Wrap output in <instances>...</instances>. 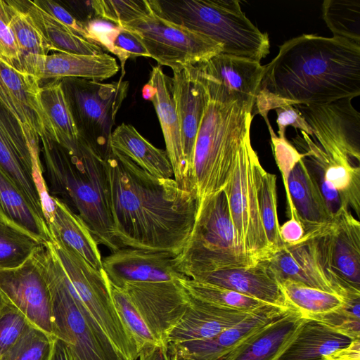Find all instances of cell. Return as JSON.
<instances>
[{
  "label": "cell",
  "mask_w": 360,
  "mask_h": 360,
  "mask_svg": "<svg viewBox=\"0 0 360 360\" xmlns=\"http://www.w3.org/2000/svg\"><path fill=\"white\" fill-rule=\"evenodd\" d=\"M258 160L250 136L240 148L233 172L223 191L227 198L237 245L246 254L260 261L267 257L272 250L258 207L255 183V165Z\"/></svg>",
  "instance_id": "cell-11"
},
{
  "label": "cell",
  "mask_w": 360,
  "mask_h": 360,
  "mask_svg": "<svg viewBox=\"0 0 360 360\" xmlns=\"http://www.w3.org/2000/svg\"><path fill=\"white\" fill-rule=\"evenodd\" d=\"M37 252L49 288L54 336L72 360H127L79 300L50 245Z\"/></svg>",
  "instance_id": "cell-7"
},
{
  "label": "cell",
  "mask_w": 360,
  "mask_h": 360,
  "mask_svg": "<svg viewBox=\"0 0 360 360\" xmlns=\"http://www.w3.org/2000/svg\"><path fill=\"white\" fill-rule=\"evenodd\" d=\"M47 360H72V358L65 342L53 337Z\"/></svg>",
  "instance_id": "cell-52"
},
{
  "label": "cell",
  "mask_w": 360,
  "mask_h": 360,
  "mask_svg": "<svg viewBox=\"0 0 360 360\" xmlns=\"http://www.w3.org/2000/svg\"><path fill=\"white\" fill-rule=\"evenodd\" d=\"M322 18L334 37L360 44V2L352 0H325Z\"/></svg>",
  "instance_id": "cell-38"
},
{
  "label": "cell",
  "mask_w": 360,
  "mask_h": 360,
  "mask_svg": "<svg viewBox=\"0 0 360 360\" xmlns=\"http://www.w3.org/2000/svg\"><path fill=\"white\" fill-rule=\"evenodd\" d=\"M359 304L360 297L347 300L342 307L314 319L353 338L360 339Z\"/></svg>",
  "instance_id": "cell-43"
},
{
  "label": "cell",
  "mask_w": 360,
  "mask_h": 360,
  "mask_svg": "<svg viewBox=\"0 0 360 360\" xmlns=\"http://www.w3.org/2000/svg\"><path fill=\"white\" fill-rule=\"evenodd\" d=\"M180 283L190 297L217 307L255 311L271 305L239 292L188 277L180 279Z\"/></svg>",
  "instance_id": "cell-37"
},
{
  "label": "cell",
  "mask_w": 360,
  "mask_h": 360,
  "mask_svg": "<svg viewBox=\"0 0 360 360\" xmlns=\"http://www.w3.org/2000/svg\"><path fill=\"white\" fill-rule=\"evenodd\" d=\"M277 115L276 123L279 137H285V129L288 126L293 127L306 134H311V129L300 110L294 105H285L275 109Z\"/></svg>",
  "instance_id": "cell-49"
},
{
  "label": "cell",
  "mask_w": 360,
  "mask_h": 360,
  "mask_svg": "<svg viewBox=\"0 0 360 360\" xmlns=\"http://www.w3.org/2000/svg\"><path fill=\"white\" fill-rule=\"evenodd\" d=\"M360 340L306 319L274 360H360Z\"/></svg>",
  "instance_id": "cell-20"
},
{
  "label": "cell",
  "mask_w": 360,
  "mask_h": 360,
  "mask_svg": "<svg viewBox=\"0 0 360 360\" xmlns=\"http://www.w3.org/2000/svg\"><path fill=\"white\" fill-rule=\"evenodd\" d=\"M109 285L116 311L125 328L135 341L139 352L146 347L161 342L156 340L127 295L110 283Z\"/></svg>",
  "instance_id": "cell-40"
},
{
  "label": "cell",
  "mask_w": 360,
  "mask_h": 360,
  "mask_svg": "<svg viewBox=\"0 0 360 360\" xmlns=\"http://www.w3.org/2000/svg\"><path fill=\"white\" fill-rule=\"evenodd\" d=\"M303 158L291 169L285 189L290 218L298 220L307 233L326 225L332 215L317 180Z\"/></svg>",
  "instance_id": "cell-23"
},
{
  "label": "cell",
  "mask_w": 360,
  "mask_h": 360,
  "mask_svg": "<svg viewBox=\"0 0 360 360\" xmlns=\"http://www.w3.org/2000/svg\"><path fill=\"white\" fill-rule=\"evenodd\" d=\"M114 236L121 248L179 255L192 231L196 195L159 179L111 148L105 158Z\"/></svg>",
  "instance_id": "cell-1"
},
{
  "label": "cell",
  "mask_w": 360,
  "mask_h": 360,
  "mask_svg": "<svg viewBox=\"0 0 360 360\" xmlns=\"http://www.w3.org/2000/svg\"><path fill=\"white\" fill-rule=\"evenodd\" d=\"M142 96L152 102L162 129L174 179L181 190L197 195L194 177L184 155L179 117L171 91V78L160 66L153 67Z\"/></svg>",
  "instance_id": "cell-18"
},
{
  "label": "cell",
  "mask_w": 360,
  "mask_h": 360,
  "mask_svg": "<svg viewBox=\"0 0 360 360\" xmlns=\"http://www.w3.org/2000/svg\"><path fill=\"white\" fill-rule=\"evenodd\" d=\"M4 3L8 25L19 50L21 70L38 79L51 51L49 46L19 0H6Z\"/></svg>",
  "instance_id": "cell-30"
},
{
  "label": "cell",
  "mask_w": 360,
  "mask_h": 360,
  "mask_svg": "<svg viewBox=\"0 0 360 360\" xmlns=\"http://www.w3.org/2000/svg\"><path fill=\"white\" fill-rule=\"evenodd\" d=\"M79 300L127 360H137L139 352L113 304L103 269L93 268L80 255L60 241L49 243Z\"/></svg>",
  "instance_id": "cell-10"
},
{
  "label": "cell",
  "mask_w": 360,
  "mask_h": 360,
  "mask_svg": "<svg viewBox=\"0 0 360 360\" xmlns=\"http://www.w3.org/2000/svg\"><path fill=\"white\" fill-rule=\"evenodd\" d=\"M315 231L304 233L300 241L285 245L262 259L278 283L290 281L309 287L336 293L346 300L360 297L339 285L321 262Z\"/></svg>",
  "instance_id": "cell-17"
},
{
  "label": "cell",
  "mask_w": 360,
  "mask_h": 360,
  "mask_svg": "<svg viewBox=\"0 0 360 360\" xmlns=\"http://www.w3.org/2000/svg\"><path fill=\"white\" fill-rule=\"evenodd\" d=\"M119 69L116 59L106 53L84 56L58 52L46 57L38 80L40 85L68 77L100 82L116 75Z\"/></svg>",
  "instance_id": "cell-29"
},
{
  "label": "cell",
  "mask_w": 360,
  "mask_h": 360,
  "mask_svg": "<svg viewBox=\"0 0 360 360\" xmlns=\"http://www.w3.org/2000/svg\"><path fill=\"white\" fill-rule=\"evenodd\" d=\"M95 18L122 27L153 12L149 0L91 1Z\"/></svg>",
  "instance_id": "cell-41"
},
{
  "label": "cell",
  "mask_w": 360,
  "mask_h": 360,
  "mask_svg": "<svg viewBox=\"0 0 360 360\" xmlns=\"http://www.w3.org/2000/svg\"><path fill=\"white\" fill-rule=\"evenodd\" d=\"M253 103L210 99L197 134L193 175L199 202L224 190L242 145L250 136Z\"/></svg>",
  "instance_id": "cell-5"
},
{
  "label": "cell",
  "mask_w": 360,
  "mask_h": 360,
  "mask_svg": "<svg viewBox=\"0 0 360 360\" xmlns=\"http://www.w3.org/2000/svg\"><path fill=\"white\" fill-rule=\"evenodd\" d=\"M53 338L29 324L1 360H47Z\"/></svg>",
  "instance_id": "cell-42"
},
{
  "label": "cell",
  "mask_w": 360,
  "mask_h": 360,
  "mask_svg": "<svg viewBox=\"0 0 360 360\" xmlns=\"http://www.w3.org/2000/svg\"><path fill=\"white\" fill-rule=\"evenodd\" d=\"M280 234L285 245H292L302 240L304 231L298 220L290 218L280 226Z\"/></svg>",
  "instance_id": "cell-50"
},
{
  "label": "cell",
  "mask_w": 360,
  "mask_h": 360,
  "mask_svg": "<svg viewBox=\"0 0 360 360\" xmlns=\"http://www.w3.org/2000/svg\"><path fill=\"white\" fill-rule=\"evenodd\" d=\"M19 2L41 32L51 51L84 56L105 53L101 46L74 34L33 1L19 0Z\"/></svg>",
  "instance_id": "cell-32"
},
{
  "label": "cell",
  "mask_w": 360,
  "mask_h": 360,
  "mask_svg": "<svg viewBox=\"0 0 360 360\" xmlns=\"http://www.w3.org/2000/svg\"><path fill=\"white\" fill-rule=\"evenodd\" d=\"M139 360H177L168 349V344L161 342L139 352Z\"/></svg>",
  "instance_id": "cell-51"
},
{
  "label": "cell",
  "mask_w": 360,
  "mask_h": 360,
  "mask_svg": "<svg viewBox=\"0 0 360 360\" xmlns=\"http://www.w3.org/2000/svg\"><path fill=\"white\" fill-rule=\"evenodd\" d=\"M304 319L300 312L289 307L247 342L216 360H274Z\"/></svg>",
  "instance_id": "cell-27"
},
{
  "label": "cell",
  "mask_w": 360,
  "mask_h": 360,
  "mask_svg": "<svg viewBox=\"0 0 360 360\" xmlns=\"http://www.w3.org/2000/svg\"><path fill=\"white\" fill-rule=\"evenodd\" d=\"M288 307L306 319H316L342 307L347 300L342 296L300 283L285 281L279 283Z\"/></svg>",
  "instance_id": "cell-34"
},
{
  "label": "cell",
  "mask_w": 360,
  "mask_h": 360,
  "mask_svg": "<svg viewBox=\"0 0 360 360\" xmlns=\"http://www.w3.org/2000/svg\"><path fill=\"white\" fill-rule=\"evenodd\" d=\"M50 196L51 206L44 216L52 240L74 250L95 269L103 270L98 244L86 224L61 200Z\"/></svg>",
  "instance_id": "cell-26"
},
{
  "label": "cell",
  "mask_w": 360,
  "mask_h": 360,
  "mask_svg": "<svg viewBox=\"0 0 360 360\" xmlns=\"http://www.w3.org/2000/svg\"><path fill=\"white\" fill-rule=\"evenodd\" d=\"M28 322L18 311L4 305L0 311V360L20 337Z\"/></svg>",
  "instance_id": "cell-44"
},
{
  "label": "cell",
  "mask_w": 360,
  "mask_h": 360,
  "mask_svg": "<svg viewBox=\"0 0 360 360\" xmlns=\"http://www.w3.org/2000/svg\"><path fill=\"white\" fill-rule=\"evenodd\" d=\"M255 311L217 307L189 296L187 309L168 334L167 343L212 338L242 322Z\"/></svg>",
  "instance_id": "cell-25"
},
{
  "label": "cell",
  "mask_w": 360,
  "mask_h": 360,
  "mask_svg": "<svg viewBox=\"0 0 360 360\" xmlns=\"http://www.w3.org/2000/svg\"><path fill=\"white\" fill-rule=\"evenodd\" d=\"M43 176L49 195L86 224L98 244L111 252L121 248L114 236L105 158L79 138L68 150L49 136L40 139Z\"/></svg>",
  "instance_id": "cell-4"
},
{
  "label": "cell",
  "mask_w": 360,
  "mask_h": 360,
  "mask_svg": "<svg viewBox=\"0 0 360 360\" xmlns=\"http://www.w3.org/2000/svg\"><path fill=\"white\" fill-rule=\"evenodd\" d=\"M121 27L134 32L145 46L150 58L172 70L198 65L223 51L220 43L166 20L153 11Z\"/></svg>",
  "instance_id": "cell-12"
},
{
  "label": "cell",
  "mask_w": 360,
  "mask_h": 360,
  "mask_svg": "<svg viewBox=\"0 0 360 360\" xmlns=\"http://www.w3.org/2000/svg\"><path fill=\"white\" fill-rule=\"evenodd\" d=\"M255 183L261 221L273 252L285 245L281 237L278 218L276 176L266 172L259 160L255 165Z\"/></svg>",
  "instance_id": "cell-35"
},
{
  "label": "cell",
  "mask_w": 360,
  "mask_h": 360,
  "mask_svg": "<svg viewBox=\"0 0 360 360\" xmlns=\"http://www.w3.org/2000/svg\"><path fill=\"white\" fill-rule=\"evenodd\" d=\"M40 89L37 78L0 59V103L19 124L35 164L42 169L40 139H52V133L41 107Z\"/></svg>",
  "instance_id": "cell-14"
},
{
  "label": "cell",
  "mask_w": 360,
  "mask_h": 360,
  "mask_svg": "<svg viewBox=\"0 0 360 360\" xmlns=\"http://www.w3.org/2000/svg\"><path fill=\"white\" fill-rule=\"evenodd\" d=\"M4 305H5V303H4V300L0 294V311L4 307Z\"/></svg>",
  "instance_id": "cell-53"
},
{
  "label": "cell",
  "mask_w": 360,
  "mask_h": 360,
  "mask_svg": "<svg viewBox=\"0 0 360 360\" xmlns=\"http://www.w3.org/2000/svg\"><path fill=\"white\" fill-rule=\"evenodd\" d=\"M158 15L201 33L223 46V53L260 62L269 53L268 34L262 32L237 0H149Z\"/></svg>",
  "instance_id": "cell-6"
},
{
  "label": "cell",
  "mask_w": 360,
  "mask_h": 360,
  "mask_svg": "<svg viewBox=\"0 0 360 360\" xmlns=\"http://www.w3.org/2000/svg\"><path fill=\"white\" fill-rule=\"evenodd\" d=\"M288 309L264 306L212 338L168 343L169 352L177 360H216L247 342Z\"/></svg>",
  "instance_id": "cell-22"
},
{
  "label": "cell",
  "mask_w": 360,
  "mask_h": 360,
  "mask_svg": "<svg viewBox=\"0 0 360 360\" xmlns=\"http://www.w3.org/2000/svg\"><path fill=\"white\" fill-rule=\"evenodd\" d=\"M176 255L165 251L120 248L103 259L109 283L121 288L127 283L179 281L185 276L177 268Z\"/></svg>",
  "instance_id": "cell-19"
},
{
  "label": "cell",
  "mask_w": 360,
  "mask_h": 360,
  "mask_svg": "<svg viewBox=\"0 0 360 360\" xmlns=\"http://www.w3.org/2000/svg\"><path fill=\"white\" fill-rule=\"evenodd\" d=\"M0 221L31 236L40 244L52 241L45 217L0 167Z\"/></svg>",
  "instance_id": "cell-28"
},
{
  "label": "cell",
  "mask_w": 360,
  "mask_h": 360,
  "mask_svg": "<svg viewBox=\"0 0 360 360\" xmlns=\"http://www.w3.org/2000/svg\"><path fill=\"white\" fill-rule=\"evenodd\" d=\"M41 244L0 221V270L23 264Z\"/></svg>",
  "instance_id": "cell-39"
},
{
  "label": "cell",
  "mask_w": 360,
  "mask_h": 360,
  "mask_svg": "<svg viewBox=\"0 0 360 360\" xmlns=\"http://www.w3.org/2000/svg\"><path fill=\"white\" fill-rule=\"evenodd\" d=\"M110 146L156 178L174 176L166 150L154 146L131 124L122 123L112 131Z\"/></svg>",
  "instance_id": "cell-31"
},
{
  "label": "cell",
  "mask_w": 360,
  "mask_h": 360,
  "mask_svg": "<svg viewBox=\"0 0 360 360\" xmlns=\"http://www.w3.org/2000/svg\"><path fill=\"white\" fill-rule=\"evenodd\" d=\"M0 294L30 326L55 337L51 297L37 249L19 267L0 270Z\"/></svg>",
  "instance_id": "cell-15"
},
{
  "label": "cell",
  "mask_w": 360,
  "mask_h": 360,
  "mask_svg": "<svg viewBox=\"0 0 360 360\" xmlns=\"http://www.w3.org/2000/svg\"><path fill=\"white\" fill-rule=\"evenodd\" d=\"M264 71L252 115L285 105H321L360 95V44L304 34L279 46Z\"/></svg>",
  "instance_id": "cell-2"
},
{
  "label": "cell",
  "mask_w": 360,
  "mask_h": 360,
  "mask_svg": "<svg viewBox=\"0 0 360 360\" xmlns=\"http://www.w3.org/2000/svg\"><path fill=\"white\" fill-rule=\"evenodd\" d=\"M347 98L326 104L294 105L311 129L292 139L317 180L331 215L342 207L360 212V114Z\"/></svg>",
  "instance_id": "cell-3"
},
{
  "label": "cell",
  "mask_w": 360,
  "mask_h": 360,
  "mask_svg": "<svg viewBox=\"0 0 360 360\" xmlns=\"http://www.w3.org/2000/svg\"><path fill=\"white\" fill-rule=\"evenodd\" d=\"M191 279L220 286L268 304L288 308L278 282L262 260L252 266L215 271Z\"/></svg>",
  "instance_id": "cell-24"
},
{
  "label": "cell",
  "mask_w": 360,
  "mask_h": 360,
  "mask_svg": "<svg viewBox=\"0 0 360 360\" xmlns=\"http://www.w3.org/2000/svg\"><path fill=\"white\" fill-rule=\"evenodd\" d=\"M176 260L179 271L189 278L259 262L237 245L223 191L199 202L192 231Z\"/></svg>",
  "instance_id": "cell-8"
},
{
  "label": "cell",
  "mask_w": 360,
  "mask_h": 360,
  "mask_svg": "<svg viewBox=\"0 0 360 360\" xmlns=\"http://www.w3.org/2000/svg\"><path fill=\"white\" fill-rule=\"evenodd\" d=\"M89 40L115 55L114 41L120 27L101 18H94L84 22Z\"/></svg>",
  "instance_id": "cell-48"
},
{
  "label": "cell",
  "mask_w": 360,
  "mask_h": 360,
  "mask_svg": "<svg viewBox=\"0 0 360 360\" xmlns=\"http://www.w3.org/2000/svg\"><path fill=\"white\" fill-rule=\"evenodd\" d=\"M318 251L326 270L342 288L360 295V223L342 207L330 221L315 230Z\"/></svg>",
  "instance_id": "cell-13"
},
{
  "label": "cell",
  "mask_w": 360,
  "mask_h": 360,
  "mask_svg": "<svg viewBox=\"0 0 360 360\" xmlns=\"http://www.w3.org/2000/svg\"><path fill=\"white\" fill-rule=\"evenodd\" d=\"M172 71L171 91L179 117L184 155L193 175L195 140L210 96L196 65Z\"/></svg>",
  "instance_id": "cell-21"
},
{
  "label": "cell",
  "mask_w": 360,
  "mask_h": 360,
  "mask_svg": "<svg viewBox=\"0 0 360 360\" xmlns=\"http://www.w3.org/2000/svg\"><path fill=\"white\" fill-rule=\"evenodd\" d=\"M115 56L121 63L122 77L127 59L137 57H148L150 55L139 37L132 31L120 27L114 41Z\"/></svg>",
  "instance_id": "cell-45"
},
{
  "label": "cell",
  "mask_w": 360,
  "mask_h": 360,
  "mask_svg": "<svg viewBox=\"0 0 360 360\" xmlns=\"http://www.w3.org/2000/svg\"><path fill=\"white\" fill-rule=\"evenodd\" d=\"M40 86L41 104L51 129L53 141L68 150L75 149L79 136L60 80L49 81Z\"/></svg>",
  "instance_id": "cell-33"
},
{
  "label": "cell",
  "mask_w": 360,
  "mask_h": 360,
  "mask_svg": "<svg viewBox=\"0 0 360 360\" xmlns=\"http://www.w3.org/2000/svg\"><path fill=\"white\" fill-rule=\"evenodd\" d=\"M78 136L106 157L117 113L127 98L129 82L101 83L84 78L60 80Z\"/></svg>",
  "instance_id": "cell-9"
},
{
  "label": "cell",
  "mask_w": 360,
  "mask_h": 360,
  "mask_svg": "<svg viewBox=\"0 0 360 360\" xmlns=\"http://www.w3.org/2000/svg\"><path fill=\"white\" fill-rule=\"evenodd\" d=\"M0 167L36 208L41 207V193L34 172L25 163L0 124Z\"/></svg>",
  "instance_id": "cell-36"
},
{
  "label": "cell",
  "mask_w": 360,
  "mask_h": 360,
  "mask_svg": "<svg viewBox=\"0 0 360 360\" xmlns=\"http://www.w3.org/2000/svg\"><path fill=\"white\" fill-rule=\"evenodd\" d=\"M0 59L22 72L19 50L8 25L5 3L3 0H0Z\"/></svg>",
  "instance_id": "cell-46"
},
{
  "label": "cell",
  "mask_w": 360,
  "mask_h": 360,
  "mask_svg": "<svg viewBox=\"0 0 360 360\" xmlns=\"http://www.w3.org/2000/svg\"><path fill=\"white\" fill-rule=\"evenodd\" d=\"M33 1L41 9L65 25L74 34L89 41L84 23L79 20L63 6L53 0H34Z\"/></svg>",
  "instance_id": "cell-47"
},
{
  "label": "cell",
  "mask_w": 360,
  "mask_h": 360,
  "mask_svg": "<svg viewBox=\"0 0 360 360\" xmlns=\"http://www.w3.org/2000/svg\"><path fill=\"white\" fill-rule=\"evenodd\" d=\"M196 65L210 100L255 103L264 71L260 62L220 53Z\"/></svg>",
  "instance_id": "cell-16"
}]
</instances>
